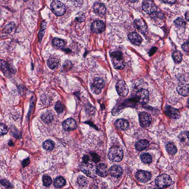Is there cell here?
Listing matches in <instances>:
<instances>
[{"label": "cell", "mask_w": 189, "mask_h": 189, "mask_svg": "<svg viewBox=\"0 0 189 189\" xmlns=\"http://www.w3.org/2000/svg\"><path fill=\"white\" fill-rule=\"evenodd\" d=\"M166 112L168 116L172 119H178L180 117L179 110L171 106H168L166 108Z\"/></svg>", "instance_id": "cell-15"}, {"label": "cell", "mask_w": 189, "mask_h": 189, "mask_svg": "<svg viewBox=\"0 0 189 189\" xmlns=\"http://www.w3.org/2000/svg\"><path fill=\"white\" fill-rule=\"evenodd\" d=\"M149 145V141L145 140H141L136 143L135 147L137 150L142 151L147 148Z\"/></svg>", "instance_id": "cell-24"}, {"label": "cell", "mask_w": 189, "mask_h": 189, "mask_svg": "<svg viewBox=\"0 0 189 189\" xmlns=\"http://www.w3.org/2000/svg\"><path fill=\"white\" fill-rule=\"evenodd\" d=\"M136 98L139 102L141 104H146L149 100V92L145 88H140L136 92Z\"/></svg>", "instance_id": "cell-7"}, {"label": "cell", "mask_w": 189, "mask_h": 189, "mask_svg": "<svg viewBox=\"0 0 189 189\" xmlns=\"http://www.w3.org/2000/svg\"><path fill=\"white\" fill-rule=\"evenodd\" d=\"M77 181L79 184L81 186L87 185L88 183V179L84 176H80L78 178Z\"/></svg>", "instance_id": "cell-36"}, {"label": "cell", "mask_w": 189, "mask_h": 189, "mask_svg": "<svg viewBox=\"0 0 189 189\" xmlns=\"http://www.w3.org/2000/svg\"><path fill=\"white\" fill-rule=\"evenodd\" d=\"M141 161L145 163H150L152 161L151 156L148 153L142 154L141 155Z\"/></svg>", "instance_id": "cell-32"}, {"label": "cell", "mask_w": 189, "mask_h": 189, "mask_svg": "<svg viewBox=\"0 0 189 189\" xmlns=\"http://www.w3.org/2000/svg\"><path fill=\"white\" fill-rule=\"evenodd\" d=\"M185 17L186 19H187L188 21L189 20V12L188 11L187 12H186V14L185 15Z\"/></svg>", "instance_id": "cell-43"}, {"label": "cell", "mask_w": 189, "mask_h": 189, "mask_svg": "<svg viewBox=\"0 0 189 189\" xmlns=\"http://www.w3.org/2000/svg\"><path fill=\"white\" fill-rule=\"evenodd\" d=\"M123 109L121 106L120 105L115 106L113 109L112 114L114 116H117L122 112Z\"/></svg>", "instance_id": "cell-35"}, {"label": "cell", "mask_w": 189, "mask_h": 189, "mask_svg": "<svg viewBox=\"0 0 189 189\" xmlns=\"http://www.w3.org/2000/svg\"><path fill=\"white\" fill-rule=\"evenodd\" d=\"M177 91L179 94L182 96H189V85L188 84H181L178 86Z\"/></svg>", "instance_id": "cell-20"}, {"label": "cell", "mask_w": 189, "mask_h": 189, "mask_svg": "<svg viewBox=\"0 0 189 189\" xmlns=\"http://www.w3.org/2000/svg\"><path fill=\"white\" fill-rule=\"evenodd\" d=\"M171 179L169 175L163 174L156 178L155 183L157 187L160 188H165L169 187L171 183Z\"/></svg>", "instance_id": "cell-5"}, {"label": "cell", "mask_w": 189, "mask_h": 189, "mask_svg": "<svg viewBox=\"0 0 189 189\" xmlns=\"http://www.w3.org/2000/svg\"><path fill=\"white\" fill-rule=\"evenodd\" d=\"M85 17L84 16H81L77 17H76V20L79 22H82L85 20Z\"/></svg>", "instance_id": "cell-41"}, {"label": "cell", "mask_w": 189, "mask_h": 189, "mask_svg": "<svg viewBox=\"0 0 189 189\" xmlns=\"http://www.w3.org/2000/svg\"><path fill=\"white\" fill-rule=\"evenodd\" d=\"M0 70L2 72L4 75L10 78L11 77L12 70L9 64L3 60H0Z\"/></svg>", "instance_id": "cell-14"}, {"label": "cell", "mask_w": 189, "mask_h": 189, "mask_svg": "<svg viewBox=\"0 0 189 189\" xmlns=\"http://www.w3.org/2000/svg\"><path fill=\"white\" fill-rule=\"evenodd\" d=\"M143 10L148 14H153L157 10V8L154 3L151 0H145L143 2Z\"/></svg>", "instance_id": "cell-9"}, {"label": "cell", "mask_w": 189, "mask_h": 189, "mask_svg": "<svg viewBox=\"0 0 189 189\" xmlns=\"http://www.w3.org/2000/svg\"><path fill=\"white\" fill-rule=\"evenodd\" d=\"M128 1L129 2H130L134 3L136 2L137 0H128Z\"/></svg>", "instance_id": "cell-44"}, {"label": "cell", "mask_w": 189, "mask_h": 189, "mask_svg": "<svg viewBox=\"0 0 189 189\" xmlns=\"http://www.w3.org/2000/svg\"><path fill=\"white\" fill-rule=\"evenodd\" d=\"M128 37L130 41L136 46H139L142 42V38L139 34L136 32L131 33L129 34Z\"/></svg>", "instance_id": "cell-17"}, {"label": "cell", "mask_w": 189, "mask_h": 189, "mask_svg": "<svg viewBox=\"0 0 189 189\" xmlns=\"http://www.w3.org/2000/svg\"><path fill=\"white\" fill-rule=\"evenodd\" d=\"M96 172L97 174L102 177H105L108 175V169L107 165L103 163L96 166Z\"/></svg>", "instance_id": "cell-18"}, {"label": "cell", "mask_w": 189, "mask_h": 189, "mask_svg": "<svg viewBox=\"0 0 189 189\" xmlns=\"http://www.w3.org/2000/svg\"><path fill=\"white\" fill-rule=\"evenodd\" d=\"M172 57L174 61L176 63H179L183 59V55L179 51H175L172 54Z\"/></svg>", "instance_id": "cell-30"}, {"label": "cell", "mask_w": 189, "mask_h": 189, "mask_svg": "<svg viewBox=\"0 0 189 189\" xmlns=\"http://www.w3.org/2000/svg\"><path fill=\"white\" fill-rule=\"evenodd\" d=\"M115 126L118 129L125 130L129 127V123L127 120L123 119L117 120L115 122Z\"/></svg>", "instance_id": "cell-22"}, {"label": "cell", "mask_w": 189, "mask_h": 189, "mask_svg": "<svg viewBox=\"0 0 189 189\" xmlns=\"http://www.w3.org/2000/svg\"><path fill=\"white\" fill-rule=\"evenodd\" d=\"M60 63L59 59L55 57H51L47 61V64L48 67L53 70L57 69L59 66Z\"/></svg>", "instance_id": "cell-23"}, {"label": "cell", "mask_w": 189, "mask_h": 189, "mask_svg": "<svg viewBox=\"0 0 189 189\" xmlns=\"http://www.w3.org/2000/svg\"><path fill=\"white\" fill-rule=\"evenodd\" d=\"M46 27V24L45 22L43 21L42 23L41 24V29L39 32L38 35V38H39V41L41 42L45 34V29Z\"/></svg>", "instance_id": "cell-33"}, {"label": "cell", "mask_w": 189, "mask_h": 189, "mask_svg": "<svg viewBox=\"0 0 189 189\" xmlns=\"http://www.w3.org/2000/svg\"><path fill=\"white\" fill-rule=\"evenodd\" d=\"M136 177L140 182L145 183L150 180L151 175L147 171L141 170L137 171L136 174Z\"/></svg>", "instance_id": "cell-13"}, {"label": "cell", "mask_w": 189, "mask_h": 189, "mask_svg": "<svg viewBox=\"0 0 189 189\" xmlns=\"http://www.w3.org/2000/svg\"><path fill=\"white\" fill-rule=\"evenodd\" d=\"M55 110L58 114L61 113L64 111V106L60 101L57 102L55 106Z\"/></svg>", "instance_id": "cell-38"}, {"label": "cell", "mask_w": 189, "mask_h": 189, "mask_svg": "<svg viewBox=\"0 0 189 189\" xmlns=\"http://www.w3.org/2000/svg\"><path fill=\"white\" fill-rule=\"evenodd\" d=\"M55 146L54 141L51 140H48L45 141L43 143V148L47 150H51Z\"/></svg>", "instance_id": "cell-28"}, {"label": "cell", "mask_w": 189, "mask_h": 189, "mask_svg": "<svg viewBox=\"0 0 189 189\" xmlns=\"http://www.w3.org/2000/svg\"><path fill=\"white\" fill-rule=\"evenodd\" d=\"M62 125L64 129L67 130L75 129L77 127V123L73 118H69L66 120Z\"/></svg>", "instance_id": "cell-16"}, {"label": "cell", "mask_w": 189, "mask_h": 189, "mask_svg": "<svg viewBox=\"0 0 189 189\" xmlns=\"http://www.w3.org/2000/svg\"><path fill=\"white\" fill-rule=\"evenodd\" d=\"M174 23L175 25L179 28H183L186 25V22L183 19L181 18H178L177 19L174 21Z\"/></svg>", "instance_id": "cell-37"}, {"label": "cell", "mask_w": 189, "mask_h": 189, "mask_svg": "<svg viewBox=\"0 0 189 189\" xmlns=\"http://www.w3.org/2000/svg\"><path fill=\"white\" fill-rule=\"evenodd\" d=\"M53 43L54 46L58 47V48L64 49V48L65 43L64 40L57 38H55L53 40Z\"/></svg>", "instance_id": "cell-29"}, {"label": "cell", "mask_w": 189, "mask_h": 189, "mask_svg": "<svg viewBox=\"0 0 189 189\" xmlns=\"http://www.w3.org/2000/svg\"><path fill=\"white\" fill-rule=\"evenodd\" d=\"M123 157V150L120 147L114 146L109 149L108 153V158L110 161L113 162H120Z\"/></svg>", "instance_id": "cell-3"}, {"label": "cell", "mask_w": 189, "mask_h": 189, "mask_svg": "<svg viewBox=\"0 0 189 189\" xmlns=\"http://www.w3.org/2000/svg\"><path fill=\"white\" fill-rule=\"evenodd\" d=\"M52 12L56 15L61 16L66 13V8L65 5L59 1H54L51 5Z\"/></svg>", "instance_id": "cell-6"}, {"label": "cell", "mask_w": 189, "mask_h": 189, "mask_svg": "<svg viewBox=\"0 0 189 189\" xmlns=\"http://www.w3.org/2000/svg\"><path fill=\"white\" fill-rule=\"evenodd\" d=\"M42 120L46 123H49L54 119V115L51 111H47L43 114L41 117Z\"/></svg>", "instance_id": "cell-25"}, {"label": "cell", "mask_w": 189, "mask_h": 189, "mask_svg": "<svg viewBox=\"0 0 189 189\" xmlns=\"http://www.w3.org/2000/svg\"><path fill=\"white\" fill-rule=\"evenodd\" d=\"M139 120L140 125L143 127L149 126L152 120L150 115L146 112H141L139 114Z\"/></svg>", "instance_id": "cell-10"}, {"label": "cell", "mask_w": 189, "mask_h": 189, "mask_svg": "<svg viewBox=\"0 0 189 189\" xmlns=\"http://www.w3.org/2000/svg\"><path fill=\"white\" fill-rule=\"evenodd\" d=\"M43 185L46 187H48L52 183V179L47 175H44L43 177Z\"/></svg>", "instance_id": "cell-34"}, {"label": "cell", "mask_w": 189, "mask_h": 189, "mask_svg": "<svg viewBox=\"0 0 189 189\" xmlns=\"http://www.w3.org/2000/svg\"><path fill=\"white\" fill-rule=\"evenodd\" d=\"M182 48H183V51L188 53L189 51L188 42H187L184 43L182 46Z\"/></svg>", "instance_id": "cell-40"}, {"label": "cell", "mask_w": 189, "mask_h": 189, "mask_svg": "<svg viewBox=\"0 0 189 189\" xmlns=\"http://www.w3.org/2000/svg\"><path fill=\"white\" fill-rule=\"evenodd\" d=\"M93 10L96 14L99 16H102L105 14L106 8L104 4L96 3L93 5Z\"/></svg>", "instance_id": "cell-19"}, {"label": "cell", "mask_w": 189, "mask_h": 189, "mask_svg": "<svg viewBox=\"0 0 189 189\" xmlns=\"http://www.w3.org/2000/svg\"><path fill=\"white\" fill-rule=\"evenodd\" d=\"M165 147L168 153L172 155H174L177 152V149L173 143H169L167 144Z\"/></svg>", "instance_id": "cell-27"}, {"label": "cell", "mask_w": 189, "mask_h": 189, "mask_svg": "<svg viewBox=\"0 0 189 189\" xmlns=\"http://www.w3.org/2000/svg\"><path fill=\"white\" fill-rule=\"evenodd\" d=\"M96 164L90 162V160L82 162L81 165V171L88 176L91 178L96 176Z\"/></svg>", "instance_id": "cell-2"}, {"label": "cell", "mask_w": 189, "mask_h": 189, "mask_svg": "<svg viewBox=\"0 0 189 189\" xmlns=\"http://www.w3.org/2000/svg\"><path fill=\"white\" fill-rule=\"evenodd\" d=\"M116 88L118 94L120 96H126L128 94L129 88L123 80H119L118 82L116 85Z\"/></svg>", "instance_id": "cell-8"}, {"label": "cell", "mask_w": 189, "mask_h": 189, "mask_svg": "<svg viewBox=\"0 0 189 189\" xmlns=\"http://www.w3.org/2000/svg\"><path fill=\"white\" fill-rule=\"evenodd\" d=\"M66 180L63 177L59 176L55 179L54 186L55 187L59 188L64 186L66 184Z\"/></svg>", "instance_id": "cell-26"}, {"label": "cell", "mask_w": 189, "mask_h": 189, "mask_svg": "<svg viewBox=\"0 0 189 189\" xmlns=\"http://www.w3.org/2000/svg\"><path fill=\"white\" fill-rule=\"evenodd\" d=\"M111 57L114 67L117 70H123L126 66L123 53L119 51L111 53Z\"/></svg>", "instance_id": "cell-1"}, {"label": "cell", "mask_w": 189, "mask_h": 189, "mask_svg": "<svg viewBox=\"0 0 189 189\" xmlns=\"http://www.w3.org/2000/svg\"><path fill=\"white\" fill-rule=\"evenodd\" d=\"M163 2L165 3L172 4L175 3L176 0H161Z\"/></svg>", "instance_id": "cell-42"}, {"label": "cell", "mask_w": 189, "mask_h": 189, "mask_svg": "<svg viewBox=\"0 0 189 189\" xmlns=\"http://www.w3.org/2000/svg\"><path fill=\"white\" fill-rule=\"evenodd\" d=\"M24 2H26L27 1H28V0H24Z\"/></svg>", "instance_id": "cell-45"}, {"label": "cell", "mask_w": 189, "mask_h": 189, "mask_svg": "<svg viewBox=\"0 0 189 189\" xmlns=\"http://www.w3.org/2000/svg\"><path fill=\"white\" fill-rule=\"evenodd\" d=\"M8 132L6 126L2 123H0V136L5 135Z\"/></svg>", "instance_id": "cell-39"}, {"label": "cell", "mask_w": 189, "mask_h": 189, "mask_svg": "<svg viewBox=\"0 0 189 189\" xmlns=\"http://www.w3.org/2000/svg\"><path fill=\"white\" fill-rule=\"evenodd\" d=\"M91 28L92 32L94 33H101L105 30V24L101 20H96L92 23Z\"/></svg>", "instance_id": "cell-12"}, {"label": "cell", "mask_w": 189, "mask_h": 189, "mask_svg": "<svg viewBox=\"0 0 189 189\" xmlns=\"http://www.w3.org/2000/svg\"><path fill=\"white\" fill-rule=\"evenodd\" d=\"M105 82L102 78L97 77L94 79L91 84V89L92 93L99 94L104 87Z\"/></svg>", "instance_id": "cell-4"}, {"label": "cell", "mask_w": 189, "mask_h": 189, "mask_svg": "<svg viewBox=\"0 0 189 189\" xmlns=\"http://www.w3.org/2000/svg\"><path fill=\"white\" fill-rule=\"evenodd\" d=\"M134 25L137 30L141 33L145 35L147 33V26L142 19H137L134 20Z\"/></svg>", "instance_id": "cell-11"}, {"label": "cell", "mask_w": 189, "mask_h": 189, "mask_svg": "<svg viewBox=\"0 0 189 189\" xmlns=\"http://www.w3.org/2000/svg\"><path fill=\"white\" fill-rule=\"evenodd\" d=\"M109 173L111 176L115 178H118L121 176L123 173L122 168L120 166L115 165L113 166L109 170Z\"/></svg>", "instance_id": "cell-21"}, {"label": "cell", "mask_w": 189, "mask_h": 189, "mask_svg": "<svg viewBox=\"0 0 189 189\" xmlns=\"http://www.w3.org/2000/svg\"><path fill=\"white\" fill-rule=\"evenodd\" d=\"M15 24L14 22H12L5 26L3 29V32L5 33L9 34L11 33L15 28Z\"/></svg>", "instance_id": "cell-31"}]
</instances>
